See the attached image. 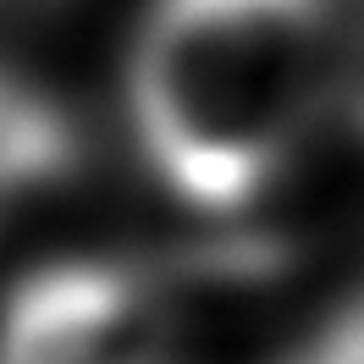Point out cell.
Listing matches in <instances>:
<instances>
[{
	"instance_id": "cell-2",
	"label": "cell",
	"mask_w": 364,
	"mask_h": 364,
	"mask_svg": "<svg viewBox=\"0 0 364 364\" xmlns=\"http://www.w3.org/2000/svg\"><path fill=\"white\" fill-rule=\"evenodd\" d=\"M0 364H171V320L138 271L50 265L6 304Z\"/></svg>"
},
{
	"instance_id": "cell-3",
	"label": "cell",
	"mask_w": 364,
	"mask_h": 364,
	"mask_svg": "<svg viewBox=\"0 0 364 364\" xmlns=\"http://www.w3.org/2000/svg\"><path fill=\"white\" fill-rule=\"evenodd\" d=\"M72 166V127L45 94L0 72V221Z\"/></svg>"
},
{
	"instance_id": "cell-1",
	"label": "cell",
	"mask_w": 364,
	"mask_h": 364,
	"mask_svg": "<svg viewBox=\"0 0 364 364\" xmlns=\"http://www.w3.org/2000/svg\"><path fill=\"white\" fill-rule=\"evenodd\" d=\"M326 0H155L133 50V122L199 210H237L287 166L320 100Z\"/></svg>"
}]
</instances>
